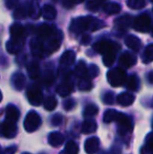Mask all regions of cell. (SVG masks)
<instances>
[{
    "label": "cell",
    "mask_w": 153,
    "mask_h": 154,
    "mask_svg": "<svg viewBox=\"0 0 153 154\" xmlns=\"http://www.w3.org/2000/svg\"><path fill=\"white\" fill-rule=\"evenodd\" d=\"M17 134V127L16 124L8 122L0 123V136H3L6 138H13Z\"/></svg>",
    "instance_id": "8992f818"
},
{
    "label": "cell",
    "mask_w": 153,
    "mask_h": 154,
    "mask_svg": "<svg viewBox=\"0 0 153 154\" xmlns=\"http://www.w3.org/2000/svg\"><path fill=\"white\" fill-rule=\"evenodd\" d=\"M89 70H88V73H90V75L91 77H96L99 73V68L96 66H94V65H91V66L89 67Z\"/></svg>",
    "instance_id": "b9f144b4"
},
{
    "label": "cell",
    "mask_w": 153,
    "mask_h": 154,
    "mask_svg": "<svg viewBox=\"0 0 153 154\" xmlns=\"http://www.w3.org/2000/svg\"><path fill=\"white\" fill-rule=\"evenodd\" d=\"M125 43H126V45L129 48H131L134 51H139L142 46L141 40L137 37L133 36V35H130V36L127 37L126 40H125Z\"/></svg>",
    "instance_id": "5bb4252c"
},
{
    "label": "cell",
    "mask_w": 153,
    "mask_h": 154,
    "mask_svg": "<svg viewBox=\"0 0 153 154\" xmlns=\"http://www.w3.org/2000/svg\"><path fill=\"white\" fill-rule=\"evenodd\" d=\"M103 10H104L105 13H107L109 15L118 14L121 12V5L115 3V2H109V3H106L103 6Z\"/></svg>",
    "instance_id": "603a6c76"
},
{
    "label": "cell",
    "mask_w": 153,
    "mask_h": 154,
    "mask_svg": "<svg viewBox=\"0 0 153 154\" xmlns=\"http://www.w3.org/2000/svg\"><path fill=\"white\" fill-rule=\"evenodd\" d=\"M63 106H64V109L67 110V111H68V110L74 109L75 106H76V103H75V100H72V99L66 100V101L64 102Z\"/></svg>",
    "instance_id": "f35d334b"
},
{
    "label": "cell",
    "mask_w": 153,
    "mask_h": 154,
    "mask_svg": "<svg viewBox=\"0 0 153 154\" xmlns=\"http://www.w3.org/2000/svg\"><path fill=\"white\" fill-rule=\"evenodd\" d=\"M139 80L136 75H132L128 78L127 80V83H126V87L128 88L129 90L131 91H135V90L139 89Z\"/></svg>",
    "instance_id": "cb8c5ba5"
},
{
    "label": "cell",
    "mask_w": 153,
    "mask_h": 154,
    "mask_svg": "<svg viewBox=\"0 0 153 154\" xmlns=\"http://www.w3.org/2000/svg\"><path fill=\"white\" fill-rule=\"evenodd\" d=\"M76 73L80 79L88 77V69L86 68V65L84 64V62H82V61L79 62V65L76 67Z\"/></svg>",
    "instance_id": "1f68e13d"
},
{
    "label": "cell",
    "mask_w": 153,
    "mask_h": 154,
    "mask_svg": "<svg viewBox=\"0 0 153 154\" xmlns=\"http://www.w3.org/2000/svg\"><path fill=\"white\" fill-rule=\"evenodd\" d=\"M38 36L41 39H48L49 37L53 36L54 34V27L49 24H42L38 27Z\"/></svg>",
    "instance_id": "9a60e30c"
},
{
    "label": "cell",
    "mask_w": 153,
    "mask_h": 154,
    "mask_svg": "<svg viewBox=\"0 0 153 154\" xmlns=\"http://www.w3.org/2000/svg\"><path fill=\"white\" fill-rule=\"evenodd\" d=\"M29 14V8L26 6V4H21L16 8V11L14 12V18L15 19H23L26 17V15Z\"/></svg>",
    "instance_id": "484cf974"
},
{
    "label": "cell",
    "mask_w": 153,
    "mask_h": 154,
    "mask_svg": "<svg viewBox=\"0 0 153 154\" xmlns=\"http://www.w3.org/2000/svg\"><path fill=\"white\" fill-rule=\"evenodd\" d=\"M27 99L29 102L33 106H39L41 105V103L43 102V94L42 91L39 87H32L31 89L27 91Z\"/></svg>",
    "instance_id": "ba28073f"
},
{
    "label": "cell",
    "mask_w": 153,
    "mask_h": 154,
    "mask_svg": "<svg viewBox=\"0 0 153 154\" xmlns=\"http://www.w3.org/2000/svg\"><path fill=\"white\" fill-rule=\"evenodd\" d=\"M118 112L116 111V110H113V109L112 110L111 109L107 110L104 114V122L107 123V124L111 123V122H115L116 116H118Z\"/></svg>",
    "instance_id": "d590c367"
},
{
    "label": "cell",
    "mask_w": 153,
    "mask_h": 154,
    "mask_svg": "<svg viewBox=\"0 0 153 154\" xmlns=\"http://www.w3.org/2000/svg\"><path fill=\"white\" fill-rule=\"evenodd\" d=\"M0 154H2V152H1V150H0Z\"/></svg>",
    "instance_id": "816d5d0a"
},
{
    "label": "cell",
    "mask_w": 153,
    "mask_h": 154,
    "mask_svg": "<svg viewBox=\"0 0 153 154\" xmlns=\"http://www.w3.org/2000/svg\"><path fill=\"white\" fill-rule=\"evenodd\" d=\"M41 13H42V16L44 17V19L49 20V21L54 20V19L56 18V15H57L56 8H54L53 5H49V4H46V5L43 6Z\"/></svg>",
    "instance_id": "d6986e66"
},
{
    "label": "cell",
    "mask_w": 153,
    "mask_h": 154,
    "mask_svg": "<svg viewBox=\"0 0 153 154\" xmlns=\"http://www.w3.org/2000/svg\"><path fill=\"white\" fill-rule=\"evenodd\" d=\"M27 71H29V75L31 79H37L39 77V73H40V68H39L38 63H29V65H27Z\"/></svg>",
    "instance_id": "83f0119b"
},
{
    "label": "cell",
    "mask_w": 153,
    "mask_h": 154,
    "mask_svg": "<svg viewBox=\"0 0 153 154\" xmlns=\"http://www.w3.org/2000/svg\"><path fill=\"white\" fill-rule=\"evenodd\" d=\"M104 26L102 21L98 20L92 17H80L75 19L70 25V31L74 34H80V32L87 31H96Z\"/></svg>",
    "instance_id": "6da1fadb"
},
{
    "label": "cell",
    "mask_w": 153,
    "mask_h": 154,
    "mask_svg": "<svg viewBox=\"0 0 153 154\" xmlns=\"http://www.w3.org/2000/svg\"><path fill=\"white\" fill-rule=\"evenodd\" d=\"M19 116H20V112H19V110L16 108V106L12 105V104H10V105L6 106V108H5V121L16 124V122L19 119Z\"/></svg>",
    "instance_id": "8fae6325"
},
{
    "label": "cell",
    "mask_w": 153,
    "mask_h": 154,
    "mask_svg": "<svg viewBox=\"0 0 153 154\" xmlns=\"http://www.w3.org/2000/svg\"><path fill=\"white\" fill-rule=\"evenodd\" d=\"M99 111L98 106L93 105V104H89V105L86 106V108L84 109V116L88 119H91L92 116H94Z\"/></svg>",
    "instance_id": "f1b7e54d"
},
{
    "label": "cell",
    "mask_w": 153,
    "mask_h": 154,
    "mask_svg": "<svg viewBox=\"0 0 153 154\" xmlns=\"http://www.w3.org/2000/svg\"><path fill=\"white\" fill-rule=\"evenodd\" d=\"M56 107H57V100H56L55 97L49 95V97H47L46 99L44 100V108L46 110L51 111V110H54Z\"/></svg>",
    "instance_id": "f546056e"
},
{
    "label": "cell",
    "mask_w": 153,
    "mask_h": 154,
    "mask_svg": "<svg viewBox=\"0 0 153 154\" xmlns=\"http://www.w3.org/2000/svg\"><path fill=\"white\" fill-rule=\"evenodd\" d=\"M19 0H5V4L8 6V8H13L18 4Z\"/></svg>",
    "instance_id": "7bdbcfd3"
},
{
    "label": "cell",
    "mask_w": 153,
    "mask_h": 154,
    "mask_svg": "<svg viewBox=\"0 0 153 154\" xmlns=\"http://www.w3.org/2000/svg\"><path fill=\"white\" fill-rule=\"evenodd\" d=\"M62 3H63V5L65 6V8H72V5H74L75 3V0H62Z\"/></svg>",
    "instance_id": "f6af8a7d"
},
{
    "label": "cell",
    "mask_w": 153,
    "mask_h": 154,
    "mask_svg": "<svg viewBox=\"0 0 153 154\" xmlns=\"http://www.w3.org/2000/svg\"><path fill=\"white\" fill-rule=\"evenodd\" d=\"M92 88V83L90 81V79L88 77L82 78L80 79L79 82V89L83 90V91H86V90H90Z\"/></svg>",
    "instance_id": "4dcf8cb0"
},
{
    "label": "cell",
    "mask_w": 153,
    "mask_h": 154,
    "mask_svg": "<svg viewBox=\"0 0 153 154\" xmlns=\"http://www.w3.org/2000/svg\"><path fill=\"white\" fill-rule=\"evenodd\" d=\"M93 48L96 53L102 54L103 56H108L116 55L121 46L120 44H118L116 42H112V41H100L93 45Z\"/></svg>",
    "instance_id": "7a4b0ae2"
},
{
    "label": "cell",
    "mask_w": 153,
    "mask_h": 154,
    "mask_svg": "<svg viewBox=\"0 0 153 154\" xmlns=\"http://www.w3.org/2000/svg\"><path fill=\"white\" fill-rule=\"evenodd\" d=\"M115 122L118 123V126L120 127L121 130V133H126V132L132 130V121L126 114L118 113Z\"/></svg>",
    "instance_id": "52a82bcc"
},
{
    "label": "cell",
    "mask_w": 153,
    "mask_h": 154,
    "mask_svg": "<svg viewBox=\"0 0 153 154\" xmlns=\"http://www.w3.org/2000/svg\"><path fill=\"white\" fill-rule=\"evenodd\" d=\"M41 118L35 111H29L24 120V128L27 132H34L40 127Z\"/></svg>",
    "instance_id": "5b68a950"
},
{
    "label": "cell",
    "mask_w": 153,
    "mask_h": 154,
    "mask_svg": "<svg viewBox=\"0 0 153 154\" xmlns=\"http://www.w3.org/2000/svg\"><path fill=\"white\" fill-rule=\"evenodd\" d=\"M107 80L113 87L122 86L126 82V72L121 67H115L107 72Z\"/></svg>",
    "instance_id": "3957f363"
},
{
    "label": "cell",
    "mask_w": 153,
    "mask_h": 154,
    "mask_svg": "<svg viewBox=\"0 0 153 154\" xmlns=\"http://www.w3.org/2000/svg\"><path fill=\"white\" fill-rule=\"evenodd\" d=\"M89 42H90V36H84L83 38H82V41H81L82 44L86 45V44H88Z\"/></svg>",
    "instance_id": "bcb514c9"
},
{
    "label": "cell",
    "mask_w": 153,
    "mask_h": 154,
    "mask_svg": "<svg viewBox=\"0 0 153 154\" xmlns=\"http://www.w3.org/2000/svg\"><path fill=\"white\" fill-rule=\"evenodd\" d=\"M86 5H87V8L89 11H91V12H96V11L99 10L100 3H99L98 0H89V1H87Z\"/></svg>",
    "instance_id": "74e56055"
},
{
    "label": "cell",
    "mask_w": 153,
    "mask_h": 154,
    "mask_svg": "<svg viewBox=\"0 0 153 154\" xmlns=\"http://www.w3.org/2000/svg\"><path fill=\"white\" fill-rule=\"evenodd\" d=\"M60 154H66L65 152H64V151H63V152H62V153H60Z\"/></svg>",
    "instance_id": "f907efd6"
},
{
    "label": "cell",
    "mask_w": 153,
    "mask_h": 154,
    "mask_svg": "<svg viewBox=\"0 0 153 154\" xmlns=\"http://www.w3.org/2000/svg\"><path fill=\"white\" fill-rule=\"evenodd\" d=\"M61 123H62V116H60V114H55V116H53V120H51V124H53L54 126H59Z\"/></svg>",
    "instance_id": "60d3db41"
},
{
    "label": "cell",
    "mask_w": 153,
    "mask_h": 154,
    "mask_svg": "<svg viewBox=\"0 0 153 154\" xmlns=\"http://www.w3.org/2000/svg\"><path fill=\"white\" fill-rule=\"evenodd\" d=\"M96 130V123L92 119H87L82 125V132L85 134H90Z\"/></svg>",
    "instance_id": "44dd1931"
},
{
    "label": "cell",
    "mask_w": 153,
    "mask_h": 154,
    "mask_svg": "<svg viewBox=\"0 0 153 154\" xmlns=\"http://www.w3.org/2000/svg\"><path fill=\"white\" fill-rule=\"evenodd\" d=\"M134 100H135V97L132 93H129V92H123L116 97L118 103L120 104L121 106H124V107L131 105V104L134 102Z\"/></svg>",
    "instance_id": "4fadbf2b"
},
{
    "label": "cell",
    "mask_w": 153,
    "mask_h": 154,
    "mask_svg": "<svg viewBox=\"0 0 153 154\" xmlns=\"http://www.w3.org/2000/svg\"><path fill=\"white\" fill-rule=\"evenodd\" d=\"M72 90H74L72 84L69 83L68 81H66V82H64V83H62L61 85L58 86L56 91H57L58 94L61 95V97H66V95L70 94V93L72 92Z\"/></svg>",
    "instance_id": "e0dca14e"
},
{
    "label": "cell",
    "mask_w": 153,
    "mask_h": 154,
    "mask_svg": "<svg viewBox=\"0 0 153 154\" xmlns=\"http://www.w3.org/2000/svg\"><path fill=\"white\" fill-rule=\"evenodd\" d=\"M23 46V42H18V41H13L10 40L6 44V48L10 54H16L21 49Z\"/></svg>",
    "instance_id": "4316f807"
},
{
    "label": "cell",
    "mask_w": 153,
    "mask_h": 154,
    "mask_svg": "<svg viewBox=\"0 0 153 154\" xmlns=\"http://www.w3.org/2000/svg\"><path fill=\"white\" fill-rule=\"evenodd\" d=\"M64 152L66 154H78L79 153V147L75 142L70 140L67 144L65 145V149H64Z\"/></svg>",
    "instance_id": "836d02e7"
},
{
    "label": "cell",
    "mask_w": 153,
    "mask_h": 154,
    "mask_svg": "<svg viewBox=\"0 0 153 154\" xmlns=\"http://www.w3.org/2000/svg\"><path fill=\"white\" fill-rule=\"evenodd\" d=\"M149 83L152 84V72H149Z\"/></svg>",
    "instance_id": "c3c4849f"
},
{
    "label": "cell",
    "mask_w": 153,
    "mask_h": 154,
    "mask_svg": "<svg viewBox=\"0 0 153 154\" xmlns=\"http://www.w3.org/2000/svg\"><path fill=\"white\" fill-rule=\"evenodd\" d=\"M11 36H12L13 41H18V42H23V39L25 36V29L20 24H13L11 26Z\"/></svg>",
    "instance_id": "9c48e42d"
},
{
    "label": "cell",
    "mask_w": 153,
    "mask_h": 154,
    "mask_svg": "<svg viewBox=\"0 0 153 154\" xmlns=\"http://www.w3.org/2000/svg\"><path fill=\"white\" fill-rule=\"evenodd\" d=\"M153 59V46L152 44H149L147 46V48L144 51V56H143V62L148 64L152 61Z\"/></svg>",
    "instance_id": "e575fe53"
},
{
    "label": "cell",
    "mask_w": 153,
    "mask_h": 154,
    "mask_svg": "<svg viewBox=\"0 0 153 154\" xmlns=\"http://www.w3.org/2000/svg\"><path fill=\"white\" fill-rule=\"evenodd\" d=\"M31 49L32 53L34 54L37 57H42L43 56V51H44V48H43V45L41 44L39 41L37 40H33L31 42Z\"/></svg>",
    "instance_id": "d4e9b609"
},
{
    "label": "cell",
    "mask_w": 153,
    "mask_h": 154,
    "mask_svg": "<svg viewBox=\"0 0 153 154\" xmlns=\"http://www.w3.org/2000/svg\"><path fill=\"white\" fill-rule=\"evenodd\" d=\"M1 100H2V93L0 91V102H1Z\"/></svg>",
    "instance_id": "681fc988"
},
{
    "label": "cell",
    "mask_w": 153,
    "mask_h": 154,
    "mask_svg": "<svg viewBox=\"0 0 153 154\" xmlns=\"http://www.w3.org/2000/svg\"><path fill=\"white\" fill-rule=\"evenodd\" d=\"M16 151V147H13V148H8L4 151V153L2 154H14V152Z\"/></svg>",
    "instance_id": "7dc6e473"
},
{
    "label": "cell",
    "mask_w": 153,
    "mask_h": 154,
    "mask_svg": "<svg viewBox=\"0 0 153 154\" xmlns=\"http://www.w3.org/2000/svg\"><path fill=\"white\" fill-rule=\"evenodd\" d=\"M103 100H104V102L106 104L110 105V104H113V102H115V95H113L112 92H107L106 94L104 95Z\"/></svg>",
    "instance_id": "ab89813d"
},
{
    "label": "cell",
    "mask_w": 153,
    "mask_h": 154,
    "mask_svg": "<svg viewBox=\"0 0 153 154\" xmlns=\"http://www.w3.org/2000/svg\"><path fill=\"white\" fill-rule=\"evenodd\" d=\"M99 148H100V140L98 137L92 136V137H89L88 140H86L85 146H84L86 153L94 154L99 151Z\"/></svg>",
    "instance_id": "30bf717a"
},
{
    "label": "cell",
    "mask_w": 153,
    "mask_h": 154,
    "mask_svg": "<svg viewBox=\"0 0 153 154\" xmlns=\"http://www.w3.org/2000/svg\"><path fill=\"white\" fill-rule=\"evenodd\" d=\"M132 22H133V18L128 15L126 16H123V17H120L115 20V25L116 27L118 29H127L128 26L132 25Z\"/></svg>",
    "instance_id": "7402d4cb"
},
{
    "label": "cell",
    "mask_w": 153,
    "mask_h": 154,
    "mask_svg": "<svg viewBox=\"0 0 153 154\" xmlns=\"http://www.w3.org/2000/svg\"><path fill=\"white\" fill-rule=\"evenodd\" d=\"M40 13H41V11L39 10V8L37 6V4H32L31 6L29 8V16L32 17V18H34V19H37L38 17H39V15H40Z\"/></svg>",
    "instance_id": "8d00e7d4"
},
{
    "label": "cell",
    "mask_w": 153,
    "mask_h": 154,
    "mask_svg": "<svg viewBox=\"0 0 153 154\" xmlns=\"http://www.w3.org/2000/svg\"><path fill=\"white\" fill-rule=\"evenodd\" d=\"M127 5L132 10H139L146 5V0H127Z\"/></svg>",
    "instance_id": "d6a6232c"
},
{
    "label": "cell",
    "mask_w": 153,
    "mask_h": 154,
    "mask_svg": "<svg viewBox=\"0 0 153 154\" xmlns=\"http://www.w3.org/2000/svg\"><path fill=\"white\" fill-rule=\"evenodd\" d=\"M12 83L16 89H22L25 85V77L21 72H16L12 78Z\"/></svg>",
    "instance_id": "ffe728a7"
},
{
    "label": "cell",
    "mask_w": 153,
    "mask_h": 154,
    "mask_svg": "<svg viewBox=\"0 0 153 154\" xmlns=\"http://www.w3.org/2000/svg\"><path fill=\"white\" fill-rule=\"evenodd\" d=\"M141 153L142 154H152V148H150L147 145H145V146L141 149Z\"/></svg>",
    "instance_id": "ee69618b"
},
{
    "label": "cell",
    "mask_w": 153,
    "mask_h": 154,
    "mask_svg": "<svg viewBox=\"0 0 153 154\" xmlns=\"http://www.w3.org/2000/svg\"><path fill=\"white\" fill-rule=\"evenodd\" d=\"M64 142V136L60 132H53L48 135V144L54 147H58Z\"/></svg>",
    "instance_id": "ac0fdd59"
},
{
    "label": "cell",
    "mask_w": 153,
    "mask_h": 154,
    "mask_svg": "<svg viewBox=\"0 0 153 154\" xmlns=\"http://www.w3.org/2000/svg\"><path fill=\"white\" fill-rule=\"evenodd\" d=\"M98 1H99V0H98Z\"/></svg>",
    "instance_id": "db71d44e"
},
{
    "label": "cell",
    "mask_w": 153,
    "mask_h": 154,
    "mask_svg": "<svg viewBox=\"0 0 153 154\" xmlns=\"http://www.w3.org/2000/svg\"><path fill=\"white\" fill-rule=\"evenodd\" d=\"M75 60H76V54L72 51H67L62 55L60 63L62 66H70L74 64Z\"/></svg>",
    "instance_id": "2e32d148"
},
{
    "label": "cell",
    "mask_w": 153,
    "mask_h": 154,
    "mask_svg": "<svg viewBox=\"0 0 153 154\" xmlns=\"http://www.w3.org/2000/svg\"><path fill=\"white\" fill-rule=\"evenodd\" d=\"M133 29L139 32H149L151 31V18L148 14H142L133 19Z\"/></svg>",
    "instance_id": "277c9868"
},
{
    "label": "cell",
    "mask_w": 153,
    "mask_h": 154,
    "mask_svg": "<svg viewBox=\"0 0 153 154\" xmlns=\"http://www.w3.org/2000/svg\"><path fill=\"white\" fill-rule=\"evenodd\" d=\"M135 63H136V58L133 55H131L130 53H124L120 57V64L123 67L129 68V67H132Z\"/></svg>",
    "instance_id": "7c38bea8"
},
{
    "label": "cell",
    "mask_w": 153,
    "mask_h": 154,
    "mask_svg": "<svg viewBox=\"0 0 153 154\" xmlns=\"http://www.w3.org/2000/svg\"><path fill=\"white\" fill-rule=\"evenodd\" d=\"M23 154H29V153H23Z\"/></svg>",
    "instance_id": "f5cc1de1"
}]
</instances>
